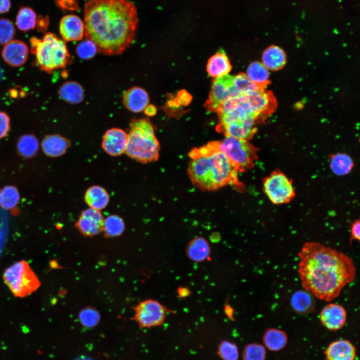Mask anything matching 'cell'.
<instances>
[{
  "label": "cell",
  "instance_id": "obj_14",
  "mask_svg": "<svg viewBox=\"0 0 360 360\" xmlns=\"http://www.w3.org/2000/svg\"><path fill=\"white\" fill-rule=\"evenodd\" d=\"M346 311L342 305L330 303L326 305L320 313L322 324L330 330L342 328L346 320Z\"/></svg>",
  "mask_w": 360,
  "mask_h": 360
},
{
  "label": "cell",
  "instance_id": "obj_46",
  "mask_svg": "<svg viewBox=\"0 0 360 360\" xmlns=\"http://www.w3.org/2000/svg\"><path fill=\"white\" fill-rule=\"evenodd\" d=\"M74 360H93L92 358L89 356H78L75 358Z\"/></svg>",
  "mask_w": 360,
  "mask_h": 360
},
{
  "label": "cell",
  "instance_id": "obj_36",
  "mask_svg": "<svg viewBox=\"0 0 360 360\" xmlns=\"http://www.w3.org/2000/svg\"><path fill=\"white\" fill-rule=\"evenodd\" d=\"M16 30L12 22L8 18H0V44H6L11 41Z\"/></svg>",
  "mask_w": 360,
  "mask_h": 360
},
{
  "label": "cell",
  "instance_id": "obj_24",
  "mask_svg": "<svg viewBox=\"0 0 360 360\" xmlns=\"http://www.w3.org/2000/svg\"><path fill=\"white\" fill-rule=\"evenodd\" d=\"M288 340L286 332L276 328H268L262 337L264 347L272 352L284 348L288 343Z\"/></svg>",
  "mask_w": 360,
  "mask_h": 360
},
{
  "label": "cell",
  "instance_id": "obj_6",
  "mask_svg": "<svg viewBox=\"0 0 360 360\" xmlns=\"http://www.w3.org/2000/svg\"><path fill=\"white\" fill-rule=\"evenodd\" d=\"M212 143L238 172L253 168L258 158L257 148L248 140L226 136L222 140L212 141Z\"/></svg>",
  "mask_w": 360,
  "mask_h": 360
},
{
  "label": "cell",
  "instance_id": "obj_22",
  "mask_svg": "<svg viewBox=\"0 0 360 360\" xmlns=\"http://www.w3.org/2000/svg\"><path fill=\"white\" fill-rule=\"evenodd\" d=\"M232 68L225 52L218 51L209 59L207 64V71L211 76L216 78L228 74Z\"/></svg>",
  "mask_w": 360,
  "mask_h": 360
},
{
  "label": "cell",
  "instance_id": "obj_41",
  "mask_svg": "<svg viewBox=\"0 0 360 360\" xmlns=\"http://www.w3.org/2000/svg\"><path fill=\"white\" fill-rule=\"evenodd\" d=\"M192 99L191 96L186 90L180 91L176 96L174 100L178 105H188Z\"/></svg>",
  "mask_w": 360,
  "mask_h": 360
},
{
  "label": "cell",
  "instance_id": "obj_1",
  "mask_svg": "<svg viewBox=\"0 0 360 360\" xmlns=\"http://www.w3.org/2000/svg\"><path fill=\"white\" fill-rule=\"evenodd\" d=\"M298 256V272L302 286L319 300L330 302L336 298L355 278L352 259L321 243L305 242Z\"/></svg>",
  "mask_w": 360,
  "mask_h": 360
},
{
  "label": "cell",
  "instance_id": "obj_4",
  "mask_svg": "<svg viewBox=\"0 0 360 360\" xmlns=\"http://www.w3.org/2000/svg\"><path fill=\"white\" fill-rule=\"evenodd\" d=\"M160 143L152 123L146 118L132 120L125 153L131 158L146 164L159 158Z\"/></svg>",
  "mask_w": 360,
  "mask_h": 360
},
{
  "label": "cell",
  "instance_id": "obj_7",
  "mask_svg": "<svg viewBox=\"0 0 360 360\" xmlns=\"http://www.w3.org/2000/svg\"><path fill=\"white\" fill-rule=\"evenodd\" d=\"M3 280L13 295L23 298L36 292L40 282L28 263L22 260L17 262L5 270Z\"/></svg>",
  "mask_w": 360,
  "mask_h": 360
},
{
  "label": "cell",
  "instance_id": "obj_3",
  "mask_svg": "<svg viewBox=\"0 0 360 360\" xmlns=\"http://www.w3.org/2000/svg\"><path fill=\"white\" fill-rule=\"evenodd\" d=\"M188 156L191 160L188 174L196 187L208 191L228 185L239 191L245 189L238 178V172L222 153L214 148L211 142L192 149Z\"/></svg>",
  "mask_w": 360,
  "mask_h": 360
},
{
  "label": "cell",
  "instance_id": "obj_31",
  "mask_svg": "<svg viewBox=\"0 0 360 360\" xmlns=\"http://www.w3.org/2000/svg\"><path fill=\"white\" fill-rule=\"evenodd\" d=\"M20 199L18 188L14 186H6L0 190V206L6 210L14 208Z\"/></svg>",
  "mask_w": 360,
  "mask_h": 360
},
{
  "label": "cell",
  "instance_id": "obj_35",
  "mask_svg": "<svg viewBox=\"0 0 360 360\" xmlns=\"http://www.w3.org/2000/svg\"><path fill=\"white\" fill-rule=\"evenodd\" d=\"M266 357L265 347L258 343L246 345L242 352L243 360H264Z\"/></svg>",
  "mask_w": 360,
  "mask_h": 360
},
{
  "label": "cell",
  "instance_id": "obj_25",
  "mask_svg": "<svg viewBox=\"0 0 360 360\" xmlns=\"http://www.w3.org/2000/svg\"><path fill=\"white\" fill-rule=\"evenodd\" d=\"M58 94L62 99L70 104H79L84 98L83 88L74 81H68L63 84L59 88Z\"/></svg>",
  "mask_w": 360,
  "mask_h": 360
},
{
  "label": "cell",
  "instance_id": "obj_23",
  "mask_svg": "<svg viewBox=\"0 0 360 360\" xmlns=\"http://www.w3.org/2000/svg\"><path fill=\"white\" fill-rule=\"evenodd\" d=\"M314 296L306 290L295 292L290 298L292 308L297 313L305 314L314 310L315 300Z\"/></svg>",
  "mask_w": 360,
  "mask_h": 360
},
{
  "label": "cell",
  "instance_id": "obj_8",
  "mask_svg": "<svg viewBox=\"0 0 360 360\" xmlns=\"http://www.w3.org/2000/svg\"><path fill=\"white\" fill-rule=\"evenodd\" d=\"M262 185L264 192L273 204L288 203L295 196L292 180L279 170L272 172L266 177Z\"/></svg>",
  "mask_w": 360,
  "mask_h": 360
},
{
  "label": "cell",
  "instance_id": "obj_33",
  "mask_svg": "<svg viewBox=\"0 0 360 360\" xmlns=\"http://www.w3.org/2000/svg\"><path fill=\"white\" fill-rule=\"evenodd\" d=\"M233 82L238 94H247L262 88L250 80L244 73H240L234 76Z\"/></svg>",
  "mask_w": 360,
  "mask_h": 360
},
{
  "label": "cell",
  "instance_id": "obj_32",
  "mask_svg": "<svg viewBox=\"0 0 360 360\" xmlns=\"http://www.w3.org/2000/svg\"><path fill=\"white\" fill-rule=\"evenodd\" d=\"M125 224L123 220L118 216L112 214L104 219L102 232L108 238L120 236L124 231Z\"/></svg>",
  "mask_w": 360,
  "mask_h": 360
},
{
  "label": "cell",
  "instance_id": "obj_10",
  "mask_svg": "<svg viewBox=\"0 0 360 360\" xmlns=\"http://www.w3.org/2000/svg\"><path fill=\"white\" fill-rule=\"evenodd\" d=\"M233 79L234 76L226 74L213 80L208 98L204 104L208 111L217 112L226 100L238 95Z\"/></svg>",
  "mask_w": 360,
  "mask_h": 360
},
{
  "label": "cell",
  "instance_id": "obj_9",
  "mask_svg": "<svg viewBox=\"0 0 360 360\" xmlns=\"http://www.w3.org/2000/svg\"><path fill=\"white\" fill-rule=\"evenodd\" d=\"M134 314L132 319L140 328H150L162 324L165 319L166 310L158 302L146 300L134 308Z\"/></svg>",
  "mask_w": 360,
  "mask_h": 360
},
{
  "label": "cell",
  "instance_id": "obj_18",
  "mask_svg": "<svg viewBox=\"0 0 360 360\" xmlns=\"http://www.w3.org/2000/svg\"><path fill=\"white\" fill-rule=\"evenodd\" d=\"M70 145V140L58 134L45 136L41 143L44 154L51 158L62 156L66 152Z\"/></svg>",
  "mask_w": 360,
  "mask_h": 360
},
{
  "label": "cell",
  "instance_id": "obj_43",
  "mask_svg": "<svg viewBox=\"0 0 360 360\" xmlns=\"http://www.w3.org/2000/svg\"><path fill=\"white\" fill-rule=\"evenodd\" d=\"M48 16H40L36 18V26L39 32H44L47 30L48 25Z\"/></svg>",
  "mask_w": 360,
  "mask_h": 360
},
{
  "label": "cell",
  "instance_id": "obj_45",
  "mask_svg": "<svg viewBox=\"0 0 360 360\" xmlns=\"http://www.w3.org/2000/svg\"><path fill=\"white\" fill-rule=\"evenodd\" d=\"M144 114L148 116H154L156 112V106L153 105H148L144 110Z\"/></svg>",
  "mask_w": 360,
  "mask_h": 360
},
{
  "label": "cell",
  "instance_id": "obj_42",
  "mask_svg": "<svg viewBox=\"0 0 360 360\" xmlns=\"http://www.w3.org/2000/svg\"><path fill=\"white\" fill-rule=\"evenodd\" d=\"M58 5L63 10H76L77 8L76 0H56Z\"/></svg>",
  "mask_w": 360,
  "mask_h": 360
},
{
  "label": "cell",
  "instance_id": "obj_12",
  "mask_svg": "<svg viewBox=\"0 0 360 360\" xmlns=\"http://www.w3.org/2000/svg\"><path fill=\"white\" fill-rule=\"evenodd\" d=\"M104 218L100 210L92 208L84 210L75 224L84 236H92L102 232Z\"/></svg>",
  "mask_w": 360,
  "mask_h": 360
},
{
  "label": "cell",
  "instance_id": "obj_44",
  "mask_svg": "<svg viewBox=\"0 0 360 360\" xmlns=\"http://www.w3.org/2000/svg\"><path fill=\"white\" fill-rule=\"evenodd\" d=\"M11 7L10 0H0V13L8 12Z\"/></svg>",
  "mask_w": 360,
  "mask_h": 360
},
{
  "label": "cell",
  "instance_id": "obj_26",
  "mask_svg": "<svg viewBox=\"0 0 360 360\" xmlns=\"http://www.w3.org/2000/svg\"><path fill=\"white\" fill-rule=\"evenodd\" d=\"M210 246L203 237L198 236L192 240L186 248L188 256L192 260L202 262L208 258L210 254Z\"/></svg>",
  "mask_w": 360,
  "mask_h": 360
},
{
  "label": "cell",
  "instance_id": "obj_16",
  "mask_svg": "<svg viewBox=\"0 0 360 360\" xmlns=\"http://www.w3.org/2000/svg\"><path fill=\"white\" fill-rule=\"evenodd\" d=\"M60 33L66 41H76L82 39L84 24L81 19L74 14H67L60 20Z\"/></svg>",
  "mask_w": 360,
  "mask_h": 360
},
{
  "label": "cell",
  "instance_id": "obj_20",
  "mask_svg": "<svg viewBox=\"0 0 360 360\" xmlns=\"http://www.w3.org/2000/svg\"><path fill=\"white\" fill-rule=\"evenodd\" d=\"M84 200L90 208L100 210L108 206L110 196L108 192L103 187L92 186L86 191Z\"/></svg>",
  "mask_w": 360,
  "mask_h": 360
},
{
  "label": "cell",
  "instance_id": "obj_11",
  "mask_svg": "<svg viewBox=\"0 0 360 360\" xmlns=\"http://www.w3.org/2000/svg\"><path fill=\"white\" fill-rule=\"evenodd\" d=\"M256 120L250 118L242 120L218 122L216 130L224 135L248 140L256 132Z\"/></svg>",
  "mask_w": 360,
  "mask_h": 360
},
{
  "label": "cell",
  "instance_id": "obj_34",
  "mask_svg": "<svg viewBox=\"0 0 360 360\" xmlns=\"http://www.w3.org/2000/svg\"><path fill=\"white\" fill-rule=\"evenodd\" d=\"M78 318L82 325L86 328H92L98 324L100 314L95 308L88 307L80 312Z\"/></svg>",
  "mask_w": 360,
  "mask_h": 360
},
{
  "label": "cell",
  "instance_id": "obj_27",
  "mask_svg": "<svg viewBox=\"0 0 360 360\" xmlns=\"http://www.w3.org/2000/svg\"><path fill=\"white\" fill-rule=\"evenodd\" d=\"M246 76L252 82L260 88L268 84L270 78L269 70L262 62H254L248 66Z\"/></svg>",
  "mask_w": 360,
  "mask_h": 360
},
{
  "label": "cell",
  "instance_id": "obj_5",
  "mask_svg": "<svg viewBox=\"0 0 360 360\" xmlns=\"http://www.w3.org/2000/svg\"><path fill=\"white\" fill-rule=\"evenodd\" d=\"M30 52L35 54L36 66L48 74L64 68L68 64L69 54L66 42L52 32L46 33L42 39H30Z\"/></svg>",
  "mask_w": 360,
  "mask_h": 360
},
{
  "label": "cell",
  "instance_id": "obj_19",
  "mask_svg": "<svg viewBox=\"0 0 360 360\" xmlns=\"http://www.w3.org/2000/svg\"><path fill=\"white\" fill-rule=\"evenodd\" d=\"M356 348L348 340L344 339L332 342L325 350L327 360H354Z\"/></svg>",
  "mask_w": 360,
  "mask_h": 360
},
{
  "label": "cell",
  "instance_id": "obj_13",
  "mask_svg": "<svg viewBox=\"0 0 360 360\" xmlns=\"http://www.w3.org/2000/svg\"><path fill=\"white\" fill-rule=\"evenodd\" d=\"M128 134L119 128H112L104 134L102 147L108 154L117 156L125 152Z\"/></svg>",
  "mask_w": 360,
  "mask_h": 360
},
{
  "label": "cell",
  "instance_id": "obj_38",
  "mask_svg": "<svg viewBox=\"0 0 360 360\" xmlns=\"http://www.w3.org/2000/svg\"><path fill=\"white\" fill-rule=\"evenodd\" d=\"M218 353L223 360H238V350L236 346L227 341H223L220 344Z\"/></svg>",
  "mask_w": 360,
  "mask_h": 360
},
{
  "label": "cell",
  "instance_id": "obj_21",
  "mask_svg": "<svg viewBox=\"0 0 360 360\" xmlns=\"http://www.w3.org/2000/svg\"><path fill=\"white\" fill-rule=\"evenodd\" d=\"M286 60V54L282 48L271 46L263 52L262 62L268 70H276L284 66Z\"/></svg>",
  "mask_w": 360,
  "mask_h": 360
},
{
  "label": "cell",
  "instance_id": "obj_15",
  "mask_svg": "<svg viewBox=\"0 0 360 360\" xmlns=\"http://www.w3.org/2000/svg\"><path fill=\"white\" fill-rule=\"evenodd\" d=\"M28 48L26 43L20 40H12L6 44L2 52L4 62L12 67H19L26 62Z\"/></svg>",
  "mask_w": 360,
  "mask_h": 360
},
{
  "label": "cell",
  "instance_id": "obj_29",
  "mask_svg": "<svg viewBox=\"0 0 360 360\" xmlns=\"http://www.w3.org/2000/svg\"><path fill=\"white\" fill-rule=\"evenodd\" d=\"M330 166L333 173L342 176L347 174L352 170L354 162L349 155L344 153H337L331 156Z\"/></svg>",
  "mask_w": 360,
  "mask_h": 360
},
{
  "label": "cell",
  "instance_id": "obj_40",
  "mask_svg": "<svg viewBox=\"0 0 360 360\" xmlns=\"http://www.w3.org/2000/svg\"><path fill=\"white\" fill-rule=\"evenodd\" d=\"M360 240V220H355L351 224L350 242L352 243V240Z\"/></svg>",
  "mask_w": 360,
  "mask_h": 360
},
{
  "label": "cell",
  "instance_id": "obj_2",
  "mask_svg": "<svg viewBox=\"0 0 360 360\" xmlns=\"http://www.w3.org/2000/svg\"><path fill=\"white\" fill-rule=\"evenodd\" d=\"M84 16L85 36L100 52L121 54L134 37L138 20L130 0H88Z\"/></svg>",
  "mask_w": 360,
  "mask_h": 360
},
{
  "label": "cell",
  "instance_id": "obj_28",
  "mask_svg": "<svg viewBox=\"0 0 360 360\" xmlns=\"http://www.w3.org/2000/svg\"><path fill=\"white\" fill-rule=\"evenodd\" d=\"M38 148V140L32 134L22 135L17 142V152L20 156L26 158H30L36 156Z\"/></svg>",
  "mask_w": 360,
  "mask_h": 360
},
{
  "label": "cell",
  "instance_id": "obj_37",
  "mask_svg": "<svg viewBox=\"0 0 360 360\" xmlns=\"http://www.w3.org/2000/svg\"><path fill=\"white\" fill-rule=\"evenodd\" d=\"M97 48L91 40L86 39L80 42L76 46V52L79 58L82 60L92 58L96 54Z\"/></svg>",
  "mask_w": 360,
  "mask_h": 360
},
{
  "label": "cell",
  "instance_id": "obj_17",
  "mask_svg": "<svg viewBox=\"0 0 360 360\" xmlns=\"http://www.w3.org/2000/svg\"><path fill=\"white\" fill-rule=\"evenodd\" d=\"M123 102L128 110L136 113L140 112L148 105V95L142 88L134 86L125 92L123 96Z\"/></svg>",
  "mask_w": 360,
  "mask_h": 360
},
{
  "label": "cell",
  "instance_id": "obj_39",
  "mask_svg": "<svg viewBox=\"0 0 360 360\" xmlns=\"http://www.w3.org/2000/svg\"><path fill=\"white\" fill-rule=\"evenodd\" d=\"M10 129V118L5 112L0 111V139L6 137Z\"/></svg>",
  "mask_w": 360,
  "mask_h": 360
},
{
  "label": "cell",
  "instance_id": "obj_30",
  "mask_svg": "<svg viewBox=\"0 0 360 360\" xmlns=\"http://www.w3.org/2000/svg\"><path fill=\"white\" fill-rule=\"evenodd\" d=\"M36 18V15L32 8L22 7L20 8L16 15V26L22 31H28L35 28Z\"/></svg>",
  "mask_w": 360,
  "mask_h": 360
}]
</instances>
